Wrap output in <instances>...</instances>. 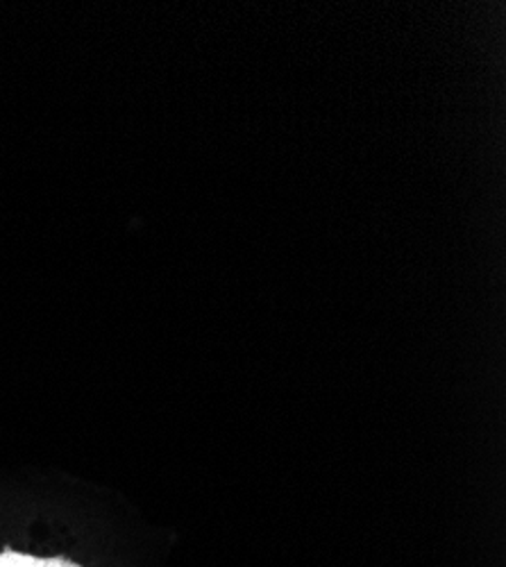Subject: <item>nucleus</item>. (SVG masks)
Masks as SVG:
<instances>
[{
	"label": "nucleus",
	"mask_w": 506,
	"mask_h": 567,
	"mask_svg": "<svg viewBox=\"0 0 506 567\" xmlns=\"http://www.w3.org/2000/svg\"><path fill=\"white\" fill-rule=\"evenodd\" d=\"M0 567H82L69 558L53 556V558H39L30 554H21L14 549H3L0 551Z\"/></svg>",
	"instance_id": "nucleus-1"
}]
</instances>
